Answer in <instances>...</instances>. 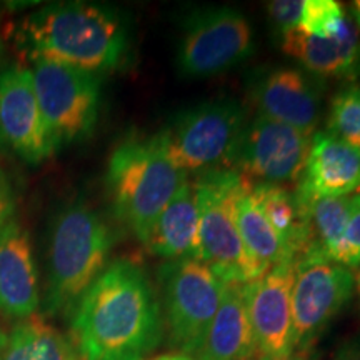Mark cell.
I'll list each match as a JSON object with an SVG mask.
<instances>
[{
    "mask_svg": "<svg viewBox=\"0 0 360 360\" xmlns=\"http://www.w3.org/2000/svg\"><path fill=\"white\" fill-rule=\"evenodd\" d=\"M72 310V344L80 360H146L164 334L150 278L129 259L107 265Z\"/></svg>",
    "mask_w": 360,
    "mask_h": 360,
    "instance_id": "cell-1",
    "label": "cell"
},
{
    "mask_svg": "<svg viewBox=\"0 0 360 360\" xmlns=\"http://www.w3.org/2000/svg\"><path fill=\"white\" fill-rule=\"evenodd\" d=\"M127 29L112 8L87 2L53 4L20 22L15 42L25 57L97 74L122 64Z\"/></svg>",
    "mask_w": 360,
    "mask_h": 360,
    "instance_id": "cell-2",
    "label": "cell"
},
{
    "mask_svg": "<svg viewBox=\"0 0 360 360\" xmlns=\"http://www.w3.org/2000/svg\"><path fill=\"white\" fill-rule=\"evenodd\" d=\"M186 182L187 174L170 160L157 134L119 143L107 165L115 217L141 240Z\"/></svg>",
    "mask_w": 360,
    "mask_h": 360,
    "instance_id": "cell-3",
    "label": "cell"
},
{
    "mask_svg": "<svg viewBox=\"0 0 360 360\" xmlns=\"http://www.w3.org/2000/svg\"><path fill=\"white\" fill-rule=\"evenodd\" d=\"M112 232L96 210L77 202L57 215L51 237L45 310L58 314L77 300L107 267Z\"/></svg>",
    "mask_w": 360,
    "mask_h": 360,
    "instance_id": "cell-4",
    "label": "cell"
},
{
    "mask_svg": "<svg viewBox=\"0 0 360 360\" xmlns=\"http://www.w3.org/2000/svg\"><path fill=\"white\" fill-rule=\"evenodd\" d=\"M199 200L200 260L220 281L249 283L265 270L247 252L236 222V200L247 186L237 172L217 169L202 172L193 182Z\"/></svg>",
    "mask_w": 360,
    "mask_h": 360,
    "instance_id": "cell-5",
    "label": "cell"
},
{
    "mask_svg": "<svg viewBox=\"0 0 360 360\" xmlns=\"http://www.w3.org/2000/svg\"><path fill=\"white\" fill-rule=\"evenodd\" d=\"M245 125V107L220 98L179 112L157 137L179 169L202 174L229 169Z\"/></svg>",
    "mask_w": 360,
    "mask_h": 360,
    "instance_id": "cell-6",
    "label": "cell"
},
{
    "mask_svg": "<svg viewBox=\"0 0 360 360\" xmlns=\"http://www.w3.org/2000/svg\"><path fill=\"white\" fill-rule=\"evenodd\" d=\"M170 344L195 357L222 299L224 281L202 260H167L159 269Z\"/></svg>",
    "mask_w": 360,
    "mask_h": 360,
    "instance_id": "cell-7",
    "label": "cell"
},
{
    "mask_svg": "<svg viewBox=\"0 0 360 360\" xmlns=\"http://www.w3.org/2000/svg\"><path fill=\"white\" fill-rule=\"evenodd\" d=\"M254 52V32L242 12L214 7L186 20L177 49V70L186 79H207L232 69Z\"/></svg>",
    "mask_w": 360,
    "mask_h": 360,
    "instance_id": "cell-8",
    "label": "cell"
},
{
    "mask_svg": "<svg viewBox=\"0 0 360 360\" xmlns=\"http://www.w3.org/2000/svg\"><path fill=\"white\" fill-rule=\"evenodd\" d=\"M30 70L39 107L57 147L90 135L101 105V84L96 75L47 60H35Z\"/></svg>",
    "mask_w": 360,
    "mask_h": 360,
    "instance_id": "cell-9",
    "label": "cell"
},
{
    "mask_svg": "<svg viewBox=\"0 0 360 360\" xmlns=\"http://www.w3.org/2000/svg\"><path fill=\"white\" fill-rule=\"evenodd\" d=\"M355 292L354 270L327 259L295 260L292 287L294 352L307 354Z\"/></svg>",
    "mask_w": 360,
    "mask_h": 360,
    "instance_id": "cell-10",
    "label": "cell"
},
{
    "mask_svg": "<svg viewBox=\"0 0 360 360\" xmlns=\"http://www.w3.org/2000/svg\"><path fill=\"white\" fill-rule=\"evenodd\" d=\"M312 135L257 115L247 122L229 169L252 184H299Z\"/></svg>",
    "mask_w": 360,
    "mask_h": 360,
    "instance_id": "cell-11",
    "label": "cell"
},
{
    "mask_svg": "<svg viewBox=\"0 0 360 360\" xmlns=\"http://www.w3.org/2000/svg\"><path fill=\"white\" fill-rule=\"evenodd\" d=\"M295 260L272 267L255 281L244 283L247 314L260 357L294 354L292 335V287Z\"/></svg>",
    "mask_w": 360,
    "mask_h": 360,
    "instance_id": "cell-12",
    "label": "cell"
},
{
    "mask_svg": "<svg viewBox=\"0 0 360 360\" xmlns=\"http://www.w3.org/2000/svg\"><path fill=\"white\" fill-rule=\"evenodd\" d=\"M0 137L30 164L57 152L39 107L32 70L12 67L0 74Z\"/></svg>",
    "mask_w": 360,
    "mask_h": 360,
    "instance_id": "cell-13",
    "label": "cell"
},
{
    "mask_svg": "<svg viewBox=\"0 0 360 360\" xmlns=\"http://www.w3.org/2000/svg\"><path fill=\"white\" fill-rule=\"evenodd\" d=\"M321 85L302 70L277 67L255 75L250 101L259 115L314 135L321 122Z\"/></svg>",
    "mask_w": 360,
    "mask_h": 360,
    "instance_id": "cell-14",
    "label": "cell"
},
{
    "mask_svg": "<svg viewBox=\"0 0 360 360\" xmlns=\"http://www.w3.org/2000/svg\"><path fill=\"white\" fill-rule=\"evenodd\" d=\"M39 304L32 242L25 229L11 220L0 232V317L25 321L35 315Z\"/></svg>",
    "mask_w": 360,
    "mask_h": 360,
    "instance_id": "cell-15",
    "label": "cell"
},
{
    "mask_svg": "<svg viewBox=\"0 0 360 360\" xmlns=\"http://www.w3.org/2000/svg\"><path fill=\"white\" fill-rule=\"evenodd\" d=\"M360 188V148L328 132L312 135L295 195L349 197Z\"/></svg>",
    "mask_w": 360,
    "mask_h": 360,
    "instance_id": "cell-16",
    "label": "cell"
},
{
    "mask_svg": "<svg viewBox=\"0 0 360 360\" xmlns=\"http://www.w3.org/2000/svg\"><path fill=\"white\" fill-rule=\"evenodd\" d=\"M282 51L319 77H360V39L352 20L332 37H314L294 29L281 35Z\"/></svg>",
    "mask_w": 360,
    "mask_h": 360,
    "instance_id": "cell-17",
    "label": "cell"
},
{
    "mask_svg": "<svg viewBox=\"0 0 360 360\" xmlns=\"http://www.w3.org/2000/svg\"><path fill=\"white\" fill-rule=\"evenodd\" d=\"M142 242L148 252L165 260H200L199 200L193 182L187 180L180 187Z\"/></svg>",
    "mask_w": 360,
    "mask_h": 360,
    "instance_id": "cell-18",
    "label": "cell"
},
{
    "mask_svg": "<svg viewBox=\"0 0 360 360\" xmlns=\"http://www.w3.org/2000/svg\"><path fill=\"white\" fill-rule=\"evenodd\" d=\"M257 354L247 314L244 283H224L222 299L195 360H252Z\"/></svg>",
    "mask_w": 360,
    "mask_h": 360,
    "instance_id": "cell-19",
    "label": "cell"
},
{
    "mask_svg": "<svg viewBox=\"0 0 360 360\" xmlns=\"http://www.w3.org/2000/svg\"><path fill=\"white\" fill-rule=\"evenodd\" d=\"M295 199L302 220V244L295 260L327 259L337 262L344 244L350 197L295 195Z\"/></svg>",
    "mask_w": 360,
    "mask_h": 360,
    "instance_id": "cell-20",
    "label": "cell"
},
{
    "mask_svg": "<svg viewBox=\"0 0 360 360\" xmlns=\"http://www.w3.org/2000/svg\"><path fill=\"white\" fill-rule=\"evenodd\" d=\"M0 360H80L64 334L32 315L0 332Z\"/></svg>",
    "mask_w": 360,
    "mask_h": 360,
    "instance_id": "cell-21",
    "label": "cell"
},
{
    "mask_svg": "<svg viewBox=\"0 0 360 360\" xmlns=\"http://www.w3.org/2000/svg\"><path fill=\"white\" fill-rule=\"evenodd\" d=\"M249 187L247 182L237 195L236 222L249 255L267 272L278 264L294 260V255L252 199Z\"/></svg>",
    "mask_w": 360,
    "mask_h": 360,
    "instance_id": "cell-22",
    "label": "cell"
},
{
    "mask_svg": "<svg viewBox=\"0 0 360 360\" xmlns=\"http://www.w3.org/2000/svg\"><path fill=\"white\" fill-rule=\"evenodd\" d=\"M249 191L295 260L302 244V220L294 192L274 184H250Z\"/></svg>",
    "mask_w": 360,
    "mask_h": 360,
    "instance_id": "cell-23",
    "label": "cell"
},
{
    "mask_svg": "<svg viewBox=\"0 0 360 360\" xmlns=\"http://www.w3.org/2000/svg\"><path fill=\"white\" fill-rule=\"evenodd\" d=\"M327 132L360 148V87L340 89L330 102Z\"/></svg>",
    "mask_w": 360,
    "mask_h": 360,
    "instance_id": "cell-24",
    "label": "cell"
},
{
    "mask_svg": "<svg viewBox=\"0 0 360 360\" xmlns=\"http://www.w3.org/2000/svg\"><path fill=\"white\" fill-rule=\"evenodd\" d=\"M349 17L334 0H305L299 29L314 37H332L347 24Z\"/></svg>",
    "mask_w": 360,
    "mask_h": 360,
    "instance_id": "cell-25",
    "label": "cell"
},
{
    "mask_svg": "<svg viewBox=\"0 0 360 360\" xmlns=\"http://www.w3.org/2000/svg\"><path fill=\"white\" fill-rule=\"evenodd\" d=\"M337 264L349 269H357L360 264V192L350 197V210L345 225L344 244L337 259Z\"/></svg>",
    "mask_w": 360,
    "mask_h": 360,
    "instance_id": "cell-26",
    "label": "cell"
},
{
    "mask_svg": "<svg viewBox=\"0 0 360 360\" xmlns=\"http://www.w3.org/2000/svg\"><path fill=\"white\" fill-rule=\"evenodd\" d=\"M302 7L304 0H276V2L267 4L269 19L278 30V34L282 35L299 29Z\"/></svg>",
    "mask_w": 360,
    "mask_h": 360,
    "instance_id": "cell-27",
    "label": "cell"
},
{
    "mask_svg": "<svg viewBox=\"0 0 360 360\" xmlns=\"http://www.w3.org/2000/svg\"><path fill=\"white\" fill-rule=\"evenodd\" d=\"M13 214V199L12 191L8 187L7 179L0 172V232L6 229V225L11 222Z\"/></svg>",
    "mask_w": 360,
    "mask_h": 360,
    "instance_id": "cell-28",
    "label": "cell"
},
{
    "mask_svg": "<svg viewBox=\"0 0 360 360\" xmlns=\"http://www.w3.org/2000/svg\"><path fill=\"white\" fill-rule=\"evenodd\" d=\"M334 360H360V330L340 345Z\"/></svg>",
    "mask_w": 360,
    "mask_h": 360,
    "instance_id": "cell-29",
    "label": "cell"
},
{
    "mask_svg": "<svg viewBox=\"0 0 360 360\" xmlns=\"http://www.w3.org/2000/svg\"><path fill=\"white\" fill-rule=\"evenodd\" d=\"M152 360H195V359L188 357V355H184V354H169V355H160V357L152 359Z\"/></svg>",
    "mask_w": 360,
    "mask_h": 360,
    "instance_id": "cell-30",
    "label": "cell"
},
{
    "mask_svg": "<svg viewBox=\"0 0 360 360\" xmlns=\"http://www.w3.org/2000/svg\"><path fill=\"white\" fill-rule=\"evenodd\" d=\"M259 360H307L305 359V355H287V357H259Z\"/></svg>",
    "mask_w": 360,
    "mask_h": 360,
    "instance_id": "cell-31",
    "label": "cell"
},
{
    "mask_svg": "<svg viewBox=\"0 0 360 360\" xmlns=\"http://www.w3.org/2000/svg\"><path fill=\"white\" fill-rule=\"evenodd\" d=\"M354 278H355V292H357L359 302H360V264L357 265V269H355Z\"/></svg>",
    "mask_w": 360,
    "mask_h": 360,
    "instance_id": "cell-32",
    "label": "cell"
},
{
    "mask_svg": "<svg viewBox=\"0 0 360 360\" xmlns=\"http://www.w3.org/2000/svg\"><path fill=\"white\" fill-rule=\"evenodd\" d=\"M352 11H355V12H360V0H357V2H354Z\"/></svg>",
    "mask_w": 360,
    "mask_h": 360,
    "instance_id": "cell-33",
    "label": "cell"
},
{
    "mask_svg": "<svg viewBox=\"0 0 360 360\" xmlns=\"http://www.w3.org/2000/svg\"><path fill=\"white\" fill-rule=\"evenodd\" d=\"M354 15H355V20H357V24L360 25V12H355L354 11Z\"/></svg>",
    "mask_w": 360,
    "mask_h": 360,
    "instance_id": "cell-34",
    "label": "cell"
}]
</instances>
